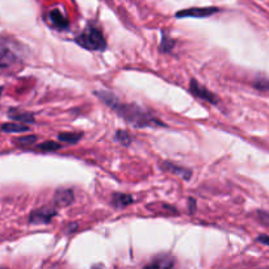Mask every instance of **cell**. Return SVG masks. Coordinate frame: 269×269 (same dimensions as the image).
<instances>
[{
    "instance_id": "obj_23",
    "label": "cell",
    "mask_w": 269,
    "mask_h": 269,
    "mask_svg": "<svg viewBox=\"0 0 269 269\" xmlns=\"http://www.w3.org/2000/svg\"><path fill=\"white\" fill-rule=\"evenodd\" d=\"M8 65H9V63H8V62H5V61H4V59H1V58H0V68L7 67Z\"/></svg>"
},
{
    "instance_id": "obj_14",
    "label": "cell",
    "mask_w": 269,
    "mask_h": 269,
    "mask_svg": "<svg viewBox=\"0 0 269 269\" xmlns=\"http://www.w3.org/2000/svg\"><path fill=\"white\" fill-rule=\"evenodd\" d=\"M83 134L80 133H59L58 134V139L61 143H78L82 139Z\"/></svg>"
},
{
    "instance_id": "obj_22",
    "label": "cell",
    "mask_w": 269,
    "mask_h": 269,
    "mask_svg": "<svg viewBox=\"0 0 269 269\" xmlns=\"http://www.w3.org/2000/svg\"><path fill=\"white\" fill-rule=\"evenodd\" d=\"M194 209H196V202H194L193 198H189V212L193 213Z\"/></svg>"
},
{
    "instance_id": "obj_24",
    "label": "cell",
    "mask_w": 269,
    "mask_h": 269,
    "mask_svg": "<svg viewBox=\"0 0 269 269\" xmlns=\"http://www.w3.org/2000/svg\"><path fill=\"white\" fill-rule=\"evenodd\" d=\"M1 92H3V87H0V95H1Z\"/></svg>"
},
{
    "instance_id": "obj_9",
    "label": "cell",
    "mask_w": 269,
    "mask_h": 269,
    "mask_svg": "<svg viewBox=\"0 0 269 269\" xmlns=\"http://www.w3.org/2000/svg\"><path fill=\"white\" fill-rule=\"evenodd\" d=\"M0 58L8 63L16 61V53L12 49V43L3 37H0Z\"/></svg>"
},
{
    "instance_id": "obj_11",
    "label": "cell",
    "mask_w": 269,
    "mask_h": 269,
    "mask_svg": "<svg viewBox=\"0 0 269 269\" xmlns=\"http://www.w3.org/2000/svg\"><path fill=\"white\" fill-rule=\"evenodd\" d=\"M112 205L115 206L116 209H124L126 206H129L134 202L133 196L126 193H115L112 196Z\"/></svg>"
},
{
    "instance_id": "obj_15",
    "label": "cell",
    "mask_w": 269,
    "mask_h": 269,
    "mask_svg": "<svg viewBox=\"0 0 269 269\" xmlns=\"http://www.w3.org/2000/svg\"><path fill=\"white\" fill-rule=\"evenodd\" d=\"M36 142L37 135H24L14 139V143L17 144L18 147H28V146H32V144L36 143Z\"/></svg>"
},
{
    "instance_id": "obj_7",
    "label": "cell",
    "mask_w": 269,
    "mask_h": 269,
    "mask_svg": "<svg viewBox=\"0 0 269 269\" xmlns=\"http://www.w3.org/2000/svg\"><path fill=\"white\" fill-rule=\"evenodd\" d=\"M74 190L72 189H58L54 194V202L57 206H61V208H65L74 202Z\"/></svg>"
},
{
    "instance_id": "obj_1",
    "label": "cell",
    "mask_w": 269,
    "mask_h": 269,
    "mask_svg": "<svg viewBox=\"0 0 269 269\" xmlns=\"http://www.w3.org/2000/svg\"><path fill=\"white\" fill-rule=\"evenodd\" d=\"M95 95H96L105 105H108L111 109L117 112L121 119H124L126 122H129V124H133L136 128H147V126L164 128V126H167L165 124H163L160 120H158L156 117H152L148 112H146L144 109L138 107V105L122 103L119 97L116 96L115 94H112V92L100 90L96 91Z\"/></svg>"
},
{
    "instance_id": "obj_16",
    "label": "cell",
    "mask_w": 269,
    "mask_h": 269,
    "mask_svg": "<svg viewBox=\"0 0 269 269\" xmlns=\"http://www.w3.org/2000/svg\"><path fill=\"white\" fill-rule=\"evenodd\" d=\"M173 46H175V41L172 38H169V36L167 33H163V38H161V43H160V50L163 53H169L172 50Z\"/></svg>"
},
{
    "instance_id": "obj_18",
    "label": "cell",
    "mask_w": 269,
    "mask_h": 269,
    "mask_svg": "<svg viewBox=\"0 0 269 269\" xmlns=\"http://www.w3.org/2000/svg\"><path fill=\"white\" fill-rule=\"evenodd\" d=\"M61 147H62L61 143L53 142V140H47V142H42L41 144H38V148L42 151H55Z\"/></svg>"
},
{
    "instance_id": "obj_6",
    "label": "cell",
    "mask_w": 269,
    "mask_h": 269,
    "mask_svg": "<svg viewBox=\"0 0 269 269\" xmlns=\"http://www.w3.org/2000/svg\"><path fill=\"white\" fill-rule=\"evenodd\" d=\"M173 266H175V259L171 255L164 254V255H159L152 259L142 269H172Z\"/></svg>"
},
{
    "instance_id": "obj_17",
    "label": "cell",
    "mask_w": 269,
    "mask_h": 269,
    "mask_svg": "<svg viewBox=\"0 0 269 269\" xmlns=\"http://www.w3.org/2000/svg\"><path fill=\"white\" fill-rule=\"evenodd\" d=\"M116 140L120 142L121 144H124V146H129V144L132 143V136H130V134L128 133V132H125V130H119V132L116 133Z\"/></svg>"
},
{
    "instance_id": "obj_26",
    "label": "cell",
    "mask_w": 269,
    "mask_h": 269,
    "mask_svg": "<svg viewBox=\"0 0 269 269\" xmlns=\"http://www.w3.org/2000/svg\"><path fill=\"white\" fill-rule=\"evenodd\" d=\"M100 268H101V267H100ZM100 268H99V269H100Z\"/></svg>"
},
{
    "instance_id": "obj_5",
    "label": "cell",
    "mask_w": 269,
    "mask_h": 269,
    "mask_svg": "<svg viewBox=\"0 0 269 269\" xmlns=\"http://www.w3.org/2000/svg\"><path fill=\"white\" fill-rule=\"evenodd\" d=\"M219 11V8L217 7H198V8H188V9H183V11L176 12V17L184 18V17H209L212 14L217 13Z\"/></svg>"
},
{
    "instance_id": "obj_8",
    "label": "cell",
    "mask_w": 269,
    "mask_h": 269,
    "mask_svg": "<svg viewBox=\"0 0 269 269\" xmlns=\"http://www.w3.org/2000/svg\"><path fill=\"white\" fill-rule=\"evenodd\" d=\"M49 20H50V22L55 28L61 29V30H65V29H67L68 25H70L66 14L63 13L61 9H58V8H54V9H51V11L49 12Z\"/></svg>"
},
{
    "instance_id": "obj_3",
    "label": "cell",
    "mask_w": 269,
    "mask_h": 269,
    "mask_svg": "<svg viewBox=\"0 0 269 269\" xmlns=\"http://www.w3.org/2000/svg\"><path fill=\"white\" fill-rule=\"evenodd\" d=\"M55 215H57V210L53 206H42L30 213L29 222L34 225H43V223L51 222Z\"/></svg>"
},
{
    "instance_id": "obj_25",
    "label": "cell",
    "mask_w": 269,
    "mask_h": 269,
    "mask_svg": "<svg viewBox=\"0 0 269 269\" xmlns=\"http://www.w3.org/2000/svg\"><path fill=\"white\" fill-rule=\"evenodd\" d=\"M0 269H4V268H0Z\"/></svg>"
},
{
    "instance_id": "obj_19",
    "label": "cell",
    "mask_w": 269,
    "mask_h": 269,
    "mask_svg": "<svg viewBox=\"0 0 269 269\" xmlns=\"http://www.w3.org/2000/svg\"><path fill=\"white\" fill-rule=\"evenodd\" d=\"M254 87L256 90L262 91V92H269V79H266V78L256 79L254 82Z\"/></svg>"
},
{
    "instance_id": "obj_13",
    "label": "cell",
    "mask_w": 269,
    "mask_h": 269,
    "mask_svg": "<svg viewBox=\"0 0 269 269\" xmlns=\"http://www.w3.org/2000/svg\"><path fill=\"white\" fill-rule=\"evenodd\" d=\"M0 129L3 130L4 133H25L29 130V126L18 124V122H8L0 126Z\"/></svg>"
},
{
    "instance_id": "obj_20",
    "label": "cell",
    "mask_w": 269,
    "mask_h": 269,
    "mask_svg": "<svg viewBox=\"0 0 269 269\" xmlns=\"http://www.w3.org/2000/svg\"><path fill=\"white\" fill-rule=\"evenodd\" d=\"M256 215H258V219L263 225H266V226L269 227V213L259 210V212L256 213Z\"/></svg>"
},
{
    "instance_id": "obj_2",
    "label": "cell",
    "mask_w": 269,
    "mask_h": 269,
    "mask_svg": "<svg viewBox=\"0 0 269 269\" xmlns=\"http://www.w3.org/2000/svg\"><path fill=\"white\" fill-rule=\"evenodd\" d=\"M75 42L87 50L104 51L107 49V41H105L104 34L95 25L87 26L84 32H82L76 37Z\"/></svg>"
},
{
    "instance_id": "obj_12",
    "label": "cell",
    "mask_w": 269,
    "mask_h": 269,
    "mask_svg": "<svg viewBox=\"0 0 269 269\" xmlns=\"http://www.w3.org/2000/svg\"><path fill=\"white\" fill-rule=\"evenodd\" d=\"M8 116L14 121H18V124H33L34 122V116L29 112L17 111V109H11L8 112Z\"/></svg>"
},
{
    "instance_id": "obj_21",
    "label": "cell",
    "mask_w": 269,
    "mask_h": 269,
    "mask_svg": "<svg viewBox=\"0 0 269 269\" xmlns=\"http://www.w3.org/2000/svg\"><path fill=\"white\" fill-rule=\"evenodd\" d=\"M258 242L262 244H266V246H269V235H260L258 238Z\"/></svg>"
},
{
    "instance_id": "obj_10",
    "label": "cell",
    "mask_w": 269,
    "mask_h": 269,
    "mask_svg": "<svg viewBox=\"0 0 269 269\" xmlns=\"http://www.w3.org/2000/svg\"><path fill=\"white\" fill-rule=\"evenodd\" d=\"M163 169L173 173V175L181 176V177L185 180H189L190 176H192V171H189V169L185 168V167H181V165H176L173 164V163H169V161H164V163H163Z\"/></svg>"
},
{
    "instance_id": "obj_4",
    "label": "cell",
    "mask_w": 269,
    "mask_h": 269,
    "mask_svg": "<svg viewBox=\"0 0 269 269\" xmlns=\"http://www.w3.org/2000/svg\"><path fill=\"white\" fill-rule=\"evenodd\" d=\"M189 91L190 94L193 95L194 97H197L200 100L208 101L210 104H217L218 103V97L213 94L212 91H209L206 87H204L200 82L192 79L189 84Z\"/></svg>"
}]
</instances>
